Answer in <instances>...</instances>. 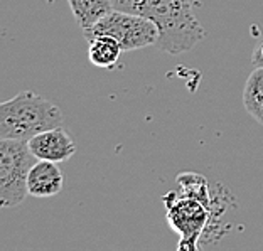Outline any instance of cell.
Instances as JSON below:
<instances>
[{
    "instance_id": "obj_12",
    "label": "cell",
    "mask_w": 263,
    "mask_h": 251,
    "mask_svg": "<svg viewBox=\"0 0 263 251\" xmlns=\"http://www.w3.org/2000/svg\"><path fill=\"white\" fill-rule=\"evenodd\" d=\"M252 63L255 68H263V34L258 37V41H256V44L253 47Z\"/></svg>"
},
{
    "instance_id": "obj_9",
    "label": "cell",
    "mask_w": 263,
    "mask_h": 251,
    "mask_svg": "<svg viewBox=\"0 0 263 251\" xmlns=\"http://www.w3.org/2000/svg\"><path fill=\"white\" fill-rule=\"evenodd\" d=\"M68 4L83 31L91 29L100 19L115 9L113 0H68Z\"/></svg>"
},
{
    "instance_id": "obj_6",
    "label": "cell",
    "mask_w": 263,
    "mask_h": 251,
    "mask_svg": "<svg viewBox=\"0 0 263 251\" xmlns=\"http://www.w3.org/2000/svg\"><path fill=\"white\" fill-rule=\"evenodd\" d=\"M29 147L37 160H49L58 164L69 160L76 152V143L63 127L41 131L29 140Z\"/></svg>"
},
{
    "instance_id": "obj_7",
    "label": "cell",
    "mask_w": 263,
    "mask_h": 251,
    "mask_svg": "<svg viewBox=\"0 0 263 251\" xmlns=\"http://www.w3.org/2000/svg\"><path fill=\"white\" fill-rule=\"evenodd\" d=\"M64 177L58 162L37 160L27 177V190L32 197H54L61 192Z\"/></svg>"
},
{
    "instance_id": "obj_2",
    "label": "cell",
    "mask_w": 263,
    "mask_h": 251,
    "mask_svg": "<svg viewBox=\"0 0 263 251\" xmlns=\"http://www.w3.org/2000/svg\"><path fill=\"white\" fill-rule=\"evenodd\" d=\"M63 120L52 101L26 89L0 105V139L29 142L41 131L61 127Z\"/></svg>"
},
{
    "instance_id": "obj_5",
    "label": "cell",
    "mask_w": 263,
    "mask_h": 251,
    "mask_svg": "<svg viewBox=\"0 0 263 251\" xmlns=\"http://www.w3.org/2000/svg\"><path fill=\"white\" fill-rule=\"evenodd\" d=\"M162 202L167 209L171 228L181 236L177 248L184 251L199 249V240L211 219V209L201 201L179 194L177 190L165 194Z\"/></svg>"
},
{
    "instance_id": "obj_10",
    "label": "cell",
    "mask_w": 263,
    "mask_h": 251,
    "mask_svg": "<svg viewBox=\"0 0 263 251\" xmlns=\"http://www.w3.org/2000/svg\"><path fill=\"white\" fill-rule=\"evenodd\" d=\"M243 106L263 125V68H255L250 73L243 89Z\"/></svg>"
},
{
    "instance_id": "obj_4",
    "label": "cell",
    "mask_w": 263,
    "mask_h": 251,
    "mask_svg": "<svg viewBox=\"0 0 263 251\" xmlns=\"http://www.w3.org/2000/svg\"><path fill=\"white\" fill-rule=\"evenodd\" d=\"M85 37L95 34H105L120 43L123 52L143 49L155 46L159 41V27L155 22L140 14L113 9L103 19H100L91 29L83 31Z\"/></svg>"
},
{
    "instance_id": "obj_11",
    "label": "cell",
    "mask_w": 263,
    "mask_h": 251,
    "mask_svg": "<svg viewBox=\"0 0 263 251\" xmlns=\"http://www.w3.org/2000/svg\"><path fill=\"white\" fill-rule=\"evenodd\" d=\"M176 182H177L179 194L201 201L202 204L211 209V213H213V194H211V189L208 186L206 177H202L201 174H196V172H181V174L176 177Z\"/></svg>"
},
{
    "instance_id": "obj_8",
    "label": "cell",
    "mask_w": 263,
    "mask_h": 251,
    "mask_svg": "<svg viewBox=\"0 0 263 251\" xmlns=\"http://www.w3.org/2000/svg\"><path fill=\"white\" fill-rule=\"evenodd\" d=\"M86 41L89 43V61L98 68H113L123 52L120 43L111 35L95 34L88 35Z\"/></svg>"
},
{
    "instance_id": "obj_3",
    "label": "cell",
    "mask_w": 263,
    "mask_h": 251,
    "mask_svg": "<svg viewBox=\"0 0 263 251\" xmlns=\"http://www.w3.org/2000/svg\"><path fill=\"white\" fill-rule=\"evenodd\" d=\"M37 157L29 142L0 139V204L4 207L19 206L29 194L27 177Z\"/></svg>"
},
{
    "instance_id": "obj_1",
    "label": "cell",
    "mask_w": 263,
    "mask_h": 251,
    "mask_svg": "<svg viewBox=\"0 0 263 251\" xmlns=\"http://www.w3.org/2000/svg\"><path fill=\"white\" fill-rule=\"evenodd\" d=\"M132 14H140L159 27L155 47L167 54H181L201 43L204 29L194 15L191 0H137Z\"/></svg>"
}]
</instances>
